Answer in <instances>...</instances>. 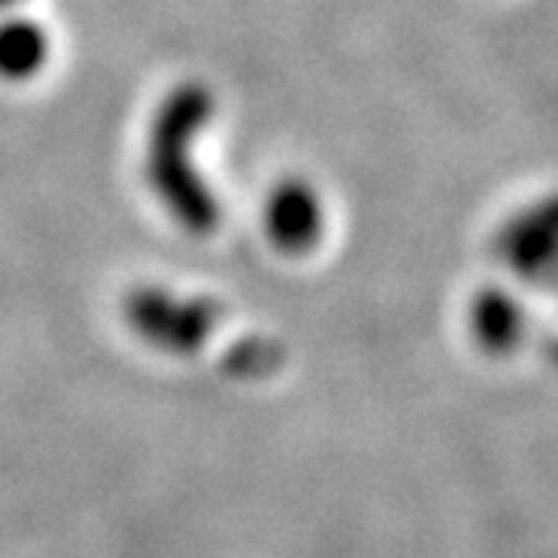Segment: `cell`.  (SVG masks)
<instances>
[{
  "label": "cell",
  "mask_w": 558,
  "mask_h": 558,
  "mask_svg": "<svg viewBox=\"0 0 558 558\" xmlns=\"http://www.w3.org/2000/svg\"><path fill=\"white\" fill-rule=\"evenodd\" d=\"M213 92L198 82H185L162 98L145 138V182L158 206L189 235H213L222 222L219 195L192 158L195 138L213 122Z\"/></svg>",
  "instance_id": "1"
},
{
  "label": "cell",
  "mask_w": 558,
  "mask_h": 558,
  "mask_svg": "<svg viewBox=\"0 0 558 558\" xmlns=\"http://www.w3.org/2000/svg\"><path fill=\"white\" fill-rule=\"evenodd\" d=\"M122 320L151 350L192 356L222 324V306L213 296L175 293L162 283H138L122 296Z\"/></svg>",
  "instance_id": "2"
},
{
  "label": "cell",
  "mask_w": 558,
  "mask_h": 558,
  "mask_svg": "<svg viewBox=\"0 0 558 558\" xmlns=\"http://www.w3.org/2000/svg\"><path fill=\"white\" fill-rule=\"evenodd\" d=\"M495 256L532 287H551L558 259V209L551 198L514 213L495 232Z\"/></svg>",
  "instance_id": "3"
},
{
  "label": "cell",
  "mask_w": 558,
  "mask_h": 558,
  "mask_svg": "<svg viewBox=\"0 0 558 558\" xmlns=\"http://www.w3.org/2000/svg\"><path fill=\"white\" fill-rule=\"evenodd\" d=\"M324 198L306 179L287 175L279 179L263 206V229L276 253L283 256H306L320 246L324 239Z\"/></svg>",
  "instance_id": "4"
},
{
  "label": "cell",
  "mask_w": 558,
  "mask_h": 558,
  "mask_svg": "<svg viewBox=\"0 0 558 558\" xmlns=\"http://www.w3.org/2000/svg\"><path fill=\"white\" fill-rule=\"evenodd\" d=\"M464 324H468L474 347L485 350L488 356L514 353L522 347L525 330H529L522 303H518L514 293H508L501 287H482L477 293H471Z\"/></svg>",
  "instance_id": "5"
},
{
  "label": "cell",
  "mask_w": 558,
  "mask_h": 558,
  "mask_svg": "<svg viewBox=\"0 0 558 558\" xmlns=\"http://www.w3.org/2000/svg\"><path fill=\"white\" fill-rule=\"evenodd\" d=\"M51 58V41L41 24L8 17L0 24V77L4 82H31Z\"/></svg>",
  "instance_id": "6"
},
{
  "label": "cell",
  "mask_w": 558,
  "mask_h": 558,
  "mask_svg": "<svg viewBox=\"0 0 558 558\" xmlns=\"http://www.w3.org/2000/svg\"><path fill=\"white\" fill-rule=\"evenodd\" d=\"M283 347L269 337H246L239 340L229 353H226V374L239 377V380H259L266 374H272L279 364H283Z\"/></svg>",
  "instance_id": "7"
},
{
  "label": "cell",
  "mask_w": 558,
  "mask_h": 558,
  "mask_svg": "<svg viewBox=\"0 0 558 558\" xmlns=\"http://www.w3.org/2000/svg\"><path fill=\"white\" fill-rule=\"evenodd\" d=\"M14 4H21V0H0V8H14Z\"/></svg>",
  "instance_id": "8"
}]
</instances>
